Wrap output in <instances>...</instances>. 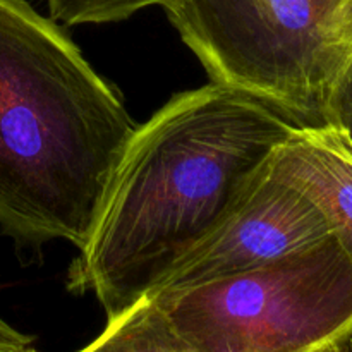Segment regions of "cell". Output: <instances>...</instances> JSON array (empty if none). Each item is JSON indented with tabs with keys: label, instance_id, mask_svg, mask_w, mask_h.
Wrapping results in <instances>:
<instances>
[{
	"label": "cell",
	"instance_id": "7c38bea8",
	"mask_svg": "<svg viewBox=\"0 0 352 352\" xmlns=\"http://www.w3.org/2000/svg\"><path fill=\"white\" fill-rule=\"evenodd\" d=\"M19 352H38V351H34V349H31V347H28V349H24V351H19Z\"/></svg>",
	"mask_w": 352,
	"mask_h": 352
},
{
	"label": "cell",
	"instance_id": "4fadbf2b",
	"mask_svg": "<svg viewBox=\"0 0 352 352\" xmlns=\"http://www.w3.org/2000/svg\"><path fill=\"white\" fill-rule=\"evenodd\" d=\"M349 344H351V349H352V333H351V337H349Z\"/></svg>",
	"mask_w": 352,
	"mask_h": 352
},
{
	"label": "cell",
	"instance_id": "9c48e42d",
	"mask_svg": "<svg viewBox=\"0 0 352 352\" xmlns=\"http://www.w3.org/2000/svg\"><path fill=\"white\" fill-rule=\"evenodd\" d=\"M329 124L344 131L352 143V58L337 81L330 98Z\"/></svg>",
	"mask_w": 352,
	"mask_h": 352
},
{
	"label": "cell",
	"instance_id": "5b68a950",
	"mask_svg": "<svg viewBox=\"0 0 352 352\" xmlns=\"http://www.w3.org/2000/svg\"><path fill=\"white\" fill-rule=\"evenodd\" d=\"M332 232L322 208L278 167L274 153L239 210L151 296L244 274Z\"/></svg>",
	"mask_w": 352,
	"mask_h": 352
},
{
	"label": "cell",
	"instance_id": "7a4b0ae2",
	"mask_svg": "<svg viewBox=\"0 0 352 352\" xmlns=\"http://www.w3.org/2000/svg\"><path fill=\"white\" fill-rule=\"evenodd\" d=\"M138 126L74 43L26 0H0V230L86 246Z\"/></svg>",
	"mask_w": 352,
	"mask_h": 352
},
{
	"label": "cell",
	"instance_id": "8fae6325",
	"mask_svg": "<svg viewBox=\"0 0 352 352\" xmlns=\"http://www.w3.org/2000/svg\"><path fill=\"white\" fill-rule=\"evenodd\" d=\"M349 337H340V339L329 340V342L322 344V346L315 347V349L309 352H352Z\"/></svg>",
	"mask_w": 352,
	"mask_h": 352
},
{
	"label": "cell",
	"instance_id": "277c9868",
	"mask_svg": "<svg viewBox=\"0 0 352 352\" xmlns=\"http://www.w3.org/2000/svg\"><path fill=\"white\" fill-rule=\"evenodd\" d=\"M151 299L186 352H309L352 333V254L332 232L244 274Z\"/></svg>",
	"mask_w": 352,
	"mask_h": 352
},
{
	"label": "cell",
	"instance_id": "6da1fadb",
	"mask_svg": "<svg viewBox=\"0 0 352 352\" xmlns=\"http://www.w3.org/2000/svg\"><path fill=\"white\" fill-rule=\"evenodd\" d=\"M298 124L210 82L181 93L131 136L69 289L113 318L150 298L239 210Z\"/></svg>",
	"mask_w": 352,
	"mask_h": 352
},
{
	"label": "cell",
	"instance_id": "8992f818",
	"mask_svg": "<svg viewBox=\"0 0 352 352\" xmlns=\"http://www.w3.org/2000/svg\"><path fill=\"white\" fill-rule=\"evenodd\" d=\"M278 167L322 208L352 254V143L339 127L298 126L275 151Z\"/></svg>",
	"mask_w": 352,
	"mask_h": 352
},
{
	"label": "cell",
	"instance_id": "ba28073f",
	"mask_svg": "<svg viewBox=\"0 0 352 352\" xmlns=\"http://www.w3.org/2000/svg\"><path fill=\"white\" fill-rule=\"evenodd\" d=\"M164 0H48L52 17L65 24H102L127 19Z\"/></svg>",
	"mask_w": 352,
	"mask_h": 352
},
{
	"label": "cell",
	"instance_id": "30bf717a",
	"mask_svg": "<svg viewBox=\"0 0 352 352\" xmlns=\"http://www.w3.org/2000/svg\"><path fill=\"white\" fill-rule=\"evenodd\" d=\"M33 337L19 332L0 316V352H19L28 349Z\"/></svg>",
	"mask_w": 352,
	"mask_h": 352
},
{
	"label": "cell",
	"instance_id": "52a82bcc",
	"mask_svg": "<svg viewBox=\"0 0 352 352\" xmlns=\"http://www.w3.org/2000/svg\"><path fill=\"white\" fill-rule=\"evenodd\" d=\"M79 352H186L151 298H143L113 318Z\"/></svg>",
	"mask_w": 352,
	"mask_h": 352
},
{
	"label": "cell",
	"instance_id": "3957f363",
	"mask_svg": "<svg viewBox=\"0 0 352 352\" xmlns=\"http://www.w3.org/2000/svg\"><path fill=\"white\" fill-rule=\"evenodd\" d=\"M213 82L296 122L327 126L352 58V0H164Z\"/></svg>",
	"mask_w": 352,
	"mask_h": 352
}]
</instances>
